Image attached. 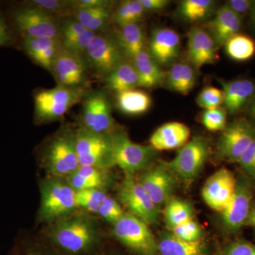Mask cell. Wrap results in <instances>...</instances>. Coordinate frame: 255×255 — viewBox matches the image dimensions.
Returning a JSON list of instances; mask_svg holds the SVG:
<instances>
[{"instance_id":"ffe728a7","label":"cell","mask_w":255,"mask_h":255,"mask_svg":"<svg viewBox=\"0 0 255 255\" xmlns=\"http://www.w3.org/2000/svg\"><path fill=\"white\" fill-rule=\"evenodd\" d=\"M190 129L180 122H169L152 133L150 144L156 150H168L182 147L189 141Z\"/></svg>"},{"instance_id":"5b68a950","label":"cell","mask_w":255,"mask_h":255,"mask_svg":"<svg viewBox=\"0 0 255 255\" xmlns=\"http://www.w3.org/2000/svg\"><path fill=\"white\" fill-rule=\"evenodd\" d=\"M75 135L80 165L104 169L116 165L112 133H98L79 126Z\"/></svg>"},{"instance_id":"cb8c5ba5","label":"cell","mask_w":255,"mask_h":255,"mask_svg":"<svg viewBox=\"0 0 255 255\" xmlns=\"http://www.w3.org/2000/svg\"><path fill=\"white\" fill-rule=\"evenodd\" d=\"M131 61L138 75L139 87L152 88L163 81L164 74L148 50H142Z\"/></svg>"},{"instance_id":"681fc988","label":"cell","mask_w":255,"mask_h":255,"mask_svg":"<svg viewBox=\"0 0 255 255\" xmlns=\"http://www.w3.org/2000/svg\"><path fill=\"white\" fill-rule=\"evenodd\" d=\"M12 40L11 33L5 21L4 16L0 13V46L9 44Z\"/></svg>"},{"instance_id":"f35d334b","label":"cell","mask_w":255,"mask_h":255,"mask_svg":"<svg viewBox=\"0 0 255 255\" xmlns=\"http://www.w3.org/2000/svg\"><path fill=\"white\" fill-rule=\"evenodd\" d=\"M87 28L73 17H65L61 21L60 40L62 46H65L73 41L75 38L86 31Z\"/></svg>"},{"instance_id":"3957f363","label":"cell","mask_w":255,"mask_h":255,"mask_svg":"<svg viewBox=\"0 0 255 255\" xmlns=\"http://www.w3.org/2000/svg\"><path fill=\"white\" fill-rule=\"evenodd\" d=\"M87 92L85 87L59 85L40 90L34 95L35 121L46 124L60 120L72 107L82 102Z\"/></svg>"},{"instance_id":"836d02e7","label":"cell","mask_w":255,"mask_h":255,"mask_svg":"<svg viewBox=\"0 0 255 255\" xmlns=\"http://www.w3.org/2000/svg\"><path fill=\"white\" fill-rule=\"evenodd\" d=\"M105 191L100 189H90L76 191L77 208L88 214H97L100 206L108 196Z\"/></svg>"},{"instance_id":"d4e9b609","label":"cell","mask_w":255,"mask_h":255,"mask_svg":"<svg viewBox=\"0 0 255 255\" xmlns=\"http://www.w3.org/2000/svg\"><path fill=\"white\" fill-rule=\"evenodd\" d=\"M157 246L161 255H205L206 252L205 243L201 240L183 241L172 233H164L157 242Z\"/></svg>"},{"instance_id":"f546056e","label":"cell","mask_w":255,"mask_h":255,"mask_svg":"<svg viewBox=\"0 0 255 255\" xmlns=\"http://www.w3.org/2000/svg\"><path fill=\"white\" fill-rule=\"evenodd\" d=\"M145 10L139 0H127L121 3L113 13L114 21L120 28L138 23L143 18Z\"/></svg>"},{"instance_id":"4316f807","label":"cell","mask_w":255,"mask_h":255,"mask_svg":"<svg viewBox=\"0 0 255 255\" xmlns=\"http://www.w3.org/2000/svg\"><path fill=\"white\" fill-rule=\"evenodd\" d=\"M117 37L128 60H132L142 50L145 49V35L139 23L127 25L121 28V31Z\"/></svg>"},{"instance_id":"4fadbf2b","label":"cell","mask_w":255,"mask_h":255,"mask_svg":"<svg viewBox=\"0 0 255 255\" xmlns=\"http://www.w3.org/2000/svg\"><path fill=\"white\" fill-rule=\"evenodd\" d=\"M255 137V127L246 119H237L223 130L218 143V157L238 162Z\"/></svg>"},{"instance_id":"30bf717a","label":"cell","mask_w":255,"mask_h":255,"mask_svg":"<svg viewBox=\"0 0 255 255\" xmlns=\"http://www.w3.org/2000/svg\"><path fill=\"white\" fill-rule=\"evenodd\" d=\"M13 18L16 27L24 37L60 38L61 21L36 6L28 5L16 10Z\"/></svg>"},{"instance_id":"6da1fadb","label":"cell","mask_w":255,"mask_h":255,"mask_svg":"<svg viewBox=\"0 0 255 255\" xmlns=\"http://www.w3.org/2000/svg\"><path fill=\"white\" fill-rule=\"evenodd\" d=\"M48 244L62 255H97L102 252L98 223L88 213L77 212L51 223Z\"/></svg>"},{"instance_id":"d590c367","label":"cell","mask_w":255,"mask_h":255,"mask_svg":"<svg viewBox=\"0 0 255 255\" xmlns=\"http://www.w3.org/2000/svg\"><path fill=\"white\" fill-rule=\"evenodd\" d=\"M60 38H23V47L26 54L34 60L44 50L61 43Z\"/></svg>"},{"instance_id":"1f68e13d","label":"cell","mask_w":255,"mask_h":255,"mask_svg":"<svg viewBox=\"0 0 255 255\" xmlns=\"http://www.w3.org/2000/svg\"><path fill=\"white\" fill-rule=\"evenodd\" d=\"M224 46L227 54L237 61L250 60L255 53V41L246 35L238 33L230 38Z\"/></svg>"},{"instance_id":"83f0119b","label":"cell","mask_w":255,"mask_h":255,"mask_svg":"<svg viewBox=\"0 0 255 255\" xmlns=\"http://www.w3.org/2000/svg\"><path fill=\"white\" fill-rule=\"evenodd\" d=\"M117 105L127 115H140L150 109L151 98L146 92L134 89L117 94Z\"/></svg>"},{"instance_id":"7bdbcfd3","label":"cell","mask_w":255,"mask_h":255,"mask_svg":"<svg viewBox=\"0 0 255 255\" xmlns=\"http://www.w3.org/2000/svg\"><path fill=\"white\" fill-rule=\"evenodd\" d=\"M243 171L255 179V137L238 161Z\"/></svg>"},{"instance_id":"f6af8a7d","label":"cell","mask_w":255,"mask_h":255,"mask_svg":"<svg viewBox=\"0 0 255 255\" xmlns=\"http://www.w3.org/2000/svg\"><path fill=\"white\" fill-rule=\"evenodd\" d=\"M20 255H62L48 243L35 242L25 247Z\"/></svg>"},{"instance_id":"7402d4cb","label":"cell","mask_w":255,"mask_h":255,"mask_svg":"<svg viewBox=\"0 0 255 255\" xmlns=\"http://www.w3.org/2000/svg\"><path fill=\"white\" fill-rule=\"evenodd\" d=\"M241 26V16L226 4L218 10L216 16L210 23L212 38L219 46H224L230 38L238 34Z\"/></svg>"},{"instance_id":"b9f144b4","label":"cell","mask_w":255,"mask_h":255,"mask_svg":"<svg viewBox=\"0 0 255 255\" xmlns=\"http://www.w3.org/2000/svg\"><path fill=\"white\" fill-rule=\"evenodd\" d=\"M97 33H98L87 29L84 33L75 38L73 41L70 42L66 46L62 47L77 54L85 55L87 48Z\"/></svg>"},{"instance_id":"f1b7e54d","label":"cell","mask_w":255,"mask_h":255,"mask_svg":"<svg viewBox=\"0 0 255 255\" xmlns=\"http://www.w3.org/2000/svg\"><path fill=\"white\" fill-rule=\"evenodd\" d=\"M167 82L169 88L187 95L195 85V73L192 67L187 63H175L167 74Z\"/></svg>"},{"instance_id":"816d5d0a","label":"cell","mask_w":255,"mask_h":255,"mask_svg":"<svg viewBox=\"0 0 255 255\" xmlns=\"http://www.w3.org/2000/svg\"><path fill=\"white\" fill-rule=\"evenodd\" d=\"M247 113L248 117L255 122V95H253L247 105Z\"/></svg>"},{"instance_id":"11a10c76","label":"cell","mask_w":255,"mask_h":255,"mask_svg":"<svg viewBox=\"0 0 255 255\" xmlns=\"http://www.w3.org/2000/svg\"><path fill=\"white\" fill-rule=\"evenodd\" d=\"M97 255H107V254H104V253H102V252L100 253V254Z\"/></svg>"},{"instance_id":"7c38bea8","label":"cell","mask_w":255,"mask_h":255,"mask_svg":"<svg viewBox=\"0 0 255 255\" xmlns=\"http://www.w3.org/2000/svg\"><path fill=\"white\" fill-rule=\"evenodd\" d=\"M121 202L130 211L147 224H157L159 211L135 175L125 174L119 188Z\"/></svg>"},{"instance_id":"9a60e30c","label":"cell","mask_w":255,"mask_h":255,"mask_svg":"<svg viewBox=\"0 0 255 255\" xmlns=\"http://www.w3.org/2000/svg\"><path fill=\"white\" fill-rule=\"evenodd\" d=\"M137 179L157 207L167 204L176 187L175 174L164 164L142 171Z\"/></svg>"},{"instance_id":"8d00e7d4","label":"cell","mask_w":255,"mask_h":255,"mask_svg":"<svg viewBox=\"0 0 255 255\" xmlns=\"http://www.w3.org/2000/svg\"><path fill=\"white\" fill-rule=\"evenodd\" d=\"M224 102V92L215 87H205L197 97L198 105L206 110L219 108Z\"/></svg>"},{"instance_id":"8fae6325","label":"cell","mask_w":255,"mask_h":255,"mask_svg":"<svg viewBox=\"0 0 255 255\" xmlns=\"http://www.w3.org/2000/svg\"><path fill=\"white\" fill-rule=\"evenodd\" d=\"M209 151L206 139L196 136L179 149L174 159L163 164L180 179L192 180L204 167Z\"/></svg>"},{"instance_id":"f907efd6","label":"cell","mask_w":255,"mask_h":255,"mask_svg":"<svg viewBox=\"0 0 255 255\" xmlns=\"http://www.w3.org/2000/svg\"><path fill=\"white\" fill-rule=\"evenodd\" d=\"M146 11H157L164 9L169 1L167 0H139Z\"/></svg>"},{"instance_id":"f5cc1de1","label":"cell","mask_w":255,"mask_h":255,"mask_svg":"<svg viewBox=\"0 0 255 255\" xmlns=\"http://www.w3.org/2000/svg\"><path fill=\"white\" fill-rule=\"evenodd\" d=\"M248 223L255 228V208L250 211L249 216H248Z\"/></svg>"},{"instance_id":"ee69618b","label":"cell","mask_w":255,"mask_h":255,"mask_svg":"<svg viewBox=\"0 0 255 255\" xmlns=\"http://www.w3.org/2000/svg\"><path fill=\"white\" fill-rule=\"evenodd\" d=\"M61 48L62 43L56 45V46L51 47V48H48L38 55L37 58H35L33 62L50 72L55 58H56L57 55H58V52L60 51Z\"/></svg>"},{"instance_id":"5bb4252c","label":"cell","mask_w":255,"mask_h":255,"mask_svg":"<svg viewBox=\"0 0 255 255\" xmlns=\"http://www.w3.org/2000/svg\"><path fill=\"white\" fill-rule=\"evenodd\" d=\"M89 70L85 55L77 54L62 47L50 72L54 77L57 85L85 87Z\"/></svg>"},{"instance_id":"2e32d148","label":"cell","mask_w":255,"mask_h":255,"mask_svg":"<svg viewBox=\"0 0 255 255\" xmlns=\"http://www.w3.org/2000/svg\"><path fill=\"white\" fill-rule=\"evenodd\" d=\"M236 184L232 172L225 168L219 169L204 184L201 191L203 199L210 208L221 212L234 194Z\"/></svg>"},{"instance_id":"ac0fdd59","label":"cell","mask_w":255,"mask_h":255,"mask_svg":"<svg viewBox=\"0 0 255 255\" xmlns=\"http://www.w3.org/2000/svg\"><path fill=\"white\" fill-rule=\"evenodd\" d=\"M180 38L177 32L170 28H162L152 33L148 52L153 59L160 65H167L179 55Z\"/></svg>"},{"instance_id":"db71d44e","label":"cell","mask_w":255,"mask_h":255,"mask_svg":"<svg viewBox=\"0 0 255 255\" xmlns=\"http://www.w3.org/2000/svg\"><path fill=\"white\" fill-rule=\"evenodd\" d=\"M252 9H253V21L255 26V1L253 2V6H252Z\"/></svg>"},{"instance_id":"c3c4849f","label":"cell","mask_w":255,"mask_h":255,"mask_svg":"<svg viewBox=\"0 0 255 255\" xmlns=\"http://www.w3.org/2000/svg\"><path fill=\"white\" fill-rule=\"evenodd\" d=\"M253 4V1L249 0H230L226 3L230 9H232L234 12L239 14L240 16L251 9Z\"/></svg>"},{"instance_id":"ab89813d","label":"cell","mask_w":255,"mask_h":255,"mask_svg":"<svg viewBox=\"0 0 255 255\" xmlns=\"http://www.w3.org/2000/svg\"><path fill=\"white\" fill-rule=\"evenodd\" d=\"M172 232L176 237L189 242L199 241L202 235L200 226L193 219L174 228Z\"/></svg>"},{"instance_id":"44dd1931","label":"cell","mask_w":255,"mask_h":255,"mask_svg":"<svg viewBox=\"0 0 255 255\" xmlns=\"http://www.w3.org/2000/svg\"><path fill=\"white\" fill-rule=\"evenodd\" d=\"M224 92V102L226 111L230 114L239 112L255 95L254 82L247 79L224 81L219 80Z\"/></svg>"},{"instance_id":"74e56055","label":"cell","mask_w":255,"mask_h":255,"mask_svg":"<svg viewBox=\"0 0 255 255\" xmlns=\"http://www.w3.org/2000/svg\"><path fill=\"white\" fill-rule=\"evenodd\" d=\"M201 120L203 125L211 131L223 130L226 127V111L221 107L205 110Z\"/></svg>"},{"instance_id":"e0dca14e","label":"cell","mask_w":255,"mask_h":255,"mask_svg":"<svg viewBox=\"0 0 255 255\" xmlns=\"http://www.w3.org/2000/svg\"><path fill=\"white\" fill-rule=\"evenodd\" d=\"M251 190L246 182H237L236 191L222 213V221L226 228L237 231L248 220L251 207Z\"/></svg>"},{"instance_id":"484cf974","label":"cell","mask_w":255,"mask_h":255,"mask_svg":"<svg viewBox=\"0 0 255 255\" xmlns=\"http://www.w3.org/2000/svg\"><path fill=\"white\" fill-rule=\"evenodd\" d=\"M113 16L112 6L90 9H75L73 17L87 30L100 33L105 29Z\"/></svg>"},{"instance_id":"ba28073f","label":"cell","mask_w":255,"mask_h":255,"mask_svg":"<svg viewBox=\"0 0 255 255\" xmlns=\"http://www.w3.org/2000/svg\"><path fill=\"white\" fill-rule=\"evenodd\" d=\"M89 68L104 79L128 60L117 36L100 32L96 35L85 54Z\"/></svg>"},{"instance_id":"52a82bcc","label":"cell","mask_w":255,"mask_h":255,"mask_svg":"<svg viewBox=\"0 0 255 255\" xmlns=\"http://www.w3.org/2000/svg\"><path fill=\"white\" fill-rule=\"evenodd\" d=\"M114 159L125 174L135 175L152 167L157 156V150L151 145L135 143L124 130H114L112 133Z\"/></svg>"},{"instance_id":"8992f818","label":"cell","mask_w":255,"mask_h":255,"mask_svg":"<svg viewBox=\"0 0 255 255\" xmlns=\"http://www.w3.org/2000/svg\"><path fill=\"white\" fill-rule=\"evenodd\" d=\"M147 223L130 213L113 224V235L122 244L137 255H156L158 246Z\"/></svg>"},{"instance_id":"4dcf8cb0","label":"cell","mask_w":255,"mask_h":255,"mask_svg":"<svg viewBox=\"0 0 255 255\" xmlns=\"http://www.w3.org/2000/svg\"><path fill=\"white\" fill-rule=\"evenodd\" d=\"M164 219L170 230L193 219L192 207L187 201L178 199H170L167 202Z\"/></svg>"},{"instance_id":"d6a6232c","label":"cell","mask_w":255,"mask_h":255,"mask_svg":"<svg viewBox=\"0 0 255 255\" xmlns=\"http://www.w3.org/2000/svg\"><path fill=\"white\" fill-rule=\"evenodd\" d=\"M214 4L211 0H184L179 5V14L191 22L201 21L209 16Z\"/></svg>"},{"instance_id":"7a4b0ae2","label":"cell","mask_w":255,"mask_h":255,"mask_svg":"<svg viewBox=\"0 0 255 255\" xmlns=\"http://www.w3.org/2000/svg\"><path fill=\"white\" fill-rule=\"evenodd\" d=\"M41 205L38 216L41 221L53 223L77 211L76 191L65 177L49 176L40 184Z\"/></svg>"},{"instance_id":"9c48e42d","label":"cell","mask_w":255,"mask_h":255,"mask_svg":"<svg viewBox=\"0 0 255 255\" xmlns=\"http://www.w3.org/2000/svg\"><path fill=\"white\" fill-rule=\"evenodd\" d=\"M80 127L98 133L112 134L116 130L112 106L103 90L87 92L82 100Z\"/></svg>"},{"instance_id":"bcb514c9","label":"cell","mask_w":255,"mask_h":255,"mask_svg":"<svg viewBox=\"0 0 255 255\" xmlns=\"http://www.w3.org/2000/svg\"><path fill=\"white\" fill-rule=\"evenodd\" d=\"M223 255H255V246L246 241L234 242L226 248Z\"/></svg>"},{"instance_id":"603a6c76","label":"cell","mask_w":255,"mask_h":255,"mask_svg":"<svg viewBox=\"0 0 255 255\" xmlns=\"http://www.w3.org/2000/svg\"><path fill=\"white\" fill-rule=\"evenodd\" d=\"M106 87L111 91L121 93L139 87L136 69L130 60H126L103 79Z\"/></svg>"},{"instance_id":"7dc6e473","label":"cell","mask_w":255,"mask_h":255,"mask_svg":"<svg viewBox=\"0 0 255 255\" xmlns=\"http://www.w3.org/2000/svg\"><path fill=\"white\" fill-rule=\"evenodd\" d=\"M75 9H90L112 6V1L107 0H76L74 1Z\"/></svg>"},{"instance_id":"d6986e66","label":"cell","mask_w":255,"mask_h":255,"mask_svg":"<svg viewBox=\"0 0 255 255\" xmlns=\"http://www.w3.org/2000/svg\"><path fill=\"white\" fill-rule=\"evenodd\" d=\"M216 43L202 28H191L188 34V56L196 68L212 63L216 59Z\"/></svg>"},{"instance_id":"e575fe53","label":"cell","mask_w":255,"mask_h":255,"mask_svg":"<svg viewBox=\"0 0 255 255\" xmlns=\"http://www.w3.org/2000/svg\"><path fill=\"white\" fill-rule=\"evenodd\" d=\"M29 5L39 8L58 18L60 16L69 17V14H73L75 10L74 1L69 0H33Z\"/></svg>"},{"instance_id":"60d3db41","label":"cell","mask_w":255,"mask_h":255,"mask_svg":"<svg viewBox=\"0 0 255 255\" xmlns=\"http://www.w3.org/2000/svg\"><path fill=\"white\" fill-rule=\"evenodd\" d=\"M124 214L125 213L119 203L109 196L102 203L97 213L101 218L112 224L117 222Z\"/></svg>"},{"instance_id":"277c9868","label":"cell","mask_w":255,"mask_h":255,"mask_svg":"<svg viewBox=\"0 0 255 255\" xmlns=\"http://www.w3.org/2000/svg\"><path fill=\"white\" fill-rule=\"evenodd\" d=\"M42 164L49 176L66 177L80 167L75 130H60L47 142L42 153Z\"/></svg>"}]
</instances>
